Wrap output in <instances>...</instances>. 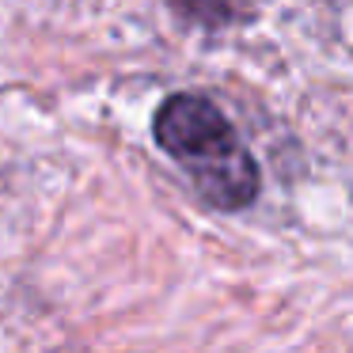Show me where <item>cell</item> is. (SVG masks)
<instances>
[{"mask_svg":"<svg viewBox=\"0 0 353 353\" xmlns=\"http://www.w3.org/2000/svg\"><path fill=\"white\" fill-rule=\"evenodd\" d=\"M156 145L190 175L194 190L213 209L236 213L259 198V163L232 122L201 95H171L152 118Z\"/></svg>","mask_w":353,"mask_h":353,"instance_id":"cell-1","label":"cell"}]
</instances>
